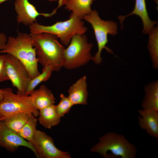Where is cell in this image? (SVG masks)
Masks as SVG:
<instances>
[{"instance_id": "obj_25", "label": "cell", "mask_w": 158, "mask_h": 158, "mask_svg": "<svg viewBox=\"0 0 158 158\" xmlns=\"http://www.w3.org/2000/svg\"><path fill=\"white\" fill-rule=\"evenodd\" d=\"M7 40L6 35L3 33H0V50L4 48Z\"/></svg>"}, {"instance_id": "obj_12", "label": "cell", "mask_w": 158, "mask_h": 158, "mask_svg": "<svg viewBox=\"0 0 158 158\" xmlns=\"http://www.w3.org/2000/svg\"><path fill=\"white\" fill-rule=\"evenodd\" d=\"M158 111L139 110L141 116L138 117V123L141 128L145 130L150 136L158 138Z\"/></svg>"}, {"instance_id": "obj_3", "label": "cell", "mask_w": 158, "mask_h": 158, "mask_svg": "<svg viewBox=\"0 0 158 158\" xmlns=\"http://www.w3.org/2000/svg\"><path fill=\"white\" fill-rule=\"evenodd\" d=\"M83 19L71 13L68 19L57 22L48 26L35 22L29 26L31 33H48L56 36L63 45L67 46L72 37L76 34H84L87 28Z\"/></svg>"}, {"instance_id": "obj_26", "label": "cell", "mask_w": 158, "mask_h": 158, "mask_svg": "<svg viewBox=\"0 0 158 158\" xmlns=\"http://www.w3.org/2000/svg\"><path fill=\"white\" fill-rule=\"evenodd\" d=\"M3 89L0 88V102L3 99Z\"/></svg>"}, {"instance_id": "obj_18", "label": "cell", "mask_w": 158, "mask_h": 158, "mask_svg": "<svg viewBox=\"0 0 158 158\" xmlns=\"http://www.w3.org/2000/svg\"><path fill=\"white\" fill-rule=\"evenodd\" d=\"M145 95L142 103L143 110L158 111V83L154 82L145 87Z\"/></svg>"}, {"instance_id": "obj_14", "label": "cell", "mask_w": 158, "mask_h": 158, "mask_svg": "<svg viewBox=\"0 0 158 158\" xmlns=\"http://www.w3.org/2000/svg\"><path fill=\"white\" fill-rule=\"evenodd\" d=\"M87 87L85 76L80 78L70 87L68 97L74 105L87 104L88 94Z\"/></svg>"}, {"instance_id": "obj_16", "label": "cell", "mask_w": 158, "mask_h": 158, "mask_svg": "<svg viewBox=\"0 0 158 158\" xmlns=\"http://www.w3.org/2000/svg\"><path fill=\"white\" fill-rule=\"evenodd\" d=\"M39 111L38 121L41 125L45 128L50 129L58 125L61 118L57 114L55 105L52 104Z\"/></svg>"}, {"instance_id": "obj_24", "label": "cell", "mask_w": 158, "mask_h": 158, "mask_svg": "<svg viewBox=\"0 0 158 158\" xmlns=\"http://www.w3.org/2000/svg\"><path fill=\"white\" fill-rule=\"evenodd\" d=\"M9 80L6 65V55H0V82Z\"/></svg>"}, {"instance_id": "obj_20", "label": "cell", "mask_w": 158, "mask_h": 158, "mask_svg": "<svg viewBox=\"0 0 158 158\" xmlns=\"http://www.w3.org/2000/svg\"><path fill=\"white\" fill-rule=\"evenodd\" d=\"M158 28L154 27L149 33V35L148 48L154 68L158 66Z\"/></svg>"}, {"instance_id": "obj_17", "label": "cell", "mask_w": 158, "mask_h": 158, "mask_svg": "<svg viewBox=\"0 0 158 158\" xmlns=\"http://www.w3.org/2000/svg\"><path fill=\"white\" fill-rule=\"evenodd\" d=\"M95 0H65V8L83 19L84 17L92 11L91 6Z\"/></svg>"}, {"instance_id": "obj_2", "label": "cell", "mask_w": 158, "mask_h": 158, "mask_svg": "<svg viewBox=\"0 0 158 158\" xmlns=\"http://www.w3.org/2000/svg\"><path fill=\"white\" fill-rule=\"evenodd\" d=\"M0 52L10 54L20 61L27 69L31 79L40 73L36 50L30 34L18 32L16 37H9Z\"/></svg>"}, {"instance_id": "obj_22", "label": "cell", "mask_w": 158, "mask_h": 158, "mask_svg": "<svg viewBox=\"0 0 158 158\" xmlns=\"http://www.w3.org/2000/svg\"><path fill=\"white\" fill-rule=\"evenodd\" d=\"M37 119L31 115L28 120L17 133L23 138L31 143L34 134L37 130Z\"/></svg>"}, {"instance_id": "obj_8", "label": "cell", "mask_w": 158, "mask_h": 158, "mask_svg": "<svg viewBox=\"0 0 158 158\" xmlns=\"http://www.w3.org/2000/svg\"><path fill=\"white\" fill-rule=\"evenodd\" d=\"M6 55V70L9 79L17 90V94L25 95L31 80L29 73L24 64L13 56Z\"/></svg>"}, {"instance_id": "obj_21", "label": "cell", "mask_w": 158, "mask_h": 158, "mask_svg": "<svg viewBox=\"0 0 158 158\" xmlns=\"http://www.w3.org/2000/svg\"><path fill=\"white\" fill-rule=\"evenodd\" d=\"M53 71L49 67H44L42 72L37 76L31 79L27 88L25 95L29 96L35 88L40 83L45 82L50 78Z\"/></svg>"}, {"instance_id": "obj_28", "label": "cell", "mask_w": 158, "mask_h": 158, "mask_svg": "<svg viewBox=\"0 0 158 158\" xmlns=\"http://www.w3.org/2000/svg\"><path fill=\"white\" fill-rule=\"evenodd\" d=\"M50 2H53V1H58V0H46Z\"/></svg>"}, {"instance_id": "obj_29", "label": "cell", "mask_w": 158, "mask_h": 158, "mask_svg": "<svg viewBox=\"0 0 158 158\" xmlns=\"http://www.w3.org/2000/svg\"><path fill=\"white\" fill-rule=\"evenodd\" d=\"M1 121V117L0 115V122Z\"/></svg>"}, {"instance_id": "obj_27", "label": "cell", "mask_w": 158, "mask_h": 158, "mask_svg": "<svg viewBox=\"0 0 158 158\" xmlns=\"http://www.w3.org/2000/svg\"><path fill=\"white\" fill-rule=\"evenodd\" d=\"M8 0H0V4Z\"/></svg>"}, {"instance_id": "obj_6", "label": "cell", "mask_w": 158, "mask_h": 158, "mask_svg": "<svg viewBox=\"0 0 158 158\" xmlns=\"http://www.w3.org/2000/svg\"><path fill=\"white\" fill-rule=\"evenodd\" d=\"M83 19L91 25L97 42L98 50L92 60L96 64H100L102 61L101 53L103 49H105L108 53H113L106 45L108 42V35H115L117 34V24L112 20L102 19L95 10H92L90 14L84 17Z\"/></svg>"}, {"instance_id": "obj_13", "label": "cell", "mask_w": 158, "mask_h": 158, "mask_svg": "<svg viewBox=\"0 0 158 158\" xmlns=\"http://www.w3.org/2000/svg\"><path fill=\"white\" fill-rule=\"evenodd\" d=\"M133 14L138 16L141 18L143 24L142 32L144 33L148 34L157 23L156 21H152L150 18L147 9L145 0H135V7L131 13L126 16H119L118 17L121 27H123L125 19Z\"/></svg>"}, {"instance_id": "obj_1", "label": "cell", "mask_w": 158, "mask_h": 158, "mask_svg": "<svg viewBox=\"0 0 158 158\" xmlns=\"http://www.w3.org/2000/svg\"><path fill=\"white\" fill-rule=\"evenodd\" d=\"M36 50L38 62L43 67H49L58 71L63 67L65 47L55 35L48 33L30 34Z\"/></svg>"}, {"instance_id": "obj_11", "label": "cell", "mask_w": 158, "mask_h": 158, "mask_svg": "<svg viewBox=\"0 0 158 158\" xmlns=\"http://www.w3.org/2000/svg\"><path fill=\"white\" fill-rule=\"evenodd\" d=\"M0 146L10 151H15L20 146L26 147L39 158L32 144L10 129L2 121L0 122Z\"/></svg>"}, {"instance_id": "obj_4", "label": "cell", "mask_w": 158, "mask_h": 158, "mask_svg": "<svg viewBox=\"0 0 158 158\" xmlns=\"http://www.w3.org/2000/svg\"><path fill=\"white\" fill-rule=\"evenodd\" d=\"M90 151L106 158L108 152L110 153V158H134L137 150L123 135L109 132L100 138L99 142L93 146Z\"/></svg>"}, {"instance_id": "obj_23", "label": "cell", "mask_w": 158, "mask_h": 158, "mask_svg": "<svg viewBox=\"0 0 158 158\" xmlns=\"http://www.w3.org/2000/svg\"><path fill=\"white\" fill-rule=\"evenodd\" d=\"M60 97V100L59 104L55 105V108L57 114L61 118L69 111L74 104L68 97L65 96L63 94H61Z\"/></svg>"}, {"instance_id": "obj_9", "label": "cell", "mask_w": 158, "mask_h": 158, "mask_svg": "<svg viewBox=\"0 0 158 158\" xmlns=\"http://www.w3.org/2000/svg\"><path fill=\"white\" fill-rule=\"evenodd\" d=\"M31 143L35 148L39 158H70L69 153L58 149L53 139L45 132L36 130Z\"/></svg>"}, {"instance_id": "obj_10", "label": "cell", "mask_w": 158, "mask_h": 158, "mask_svg": "<svg viewBox=\"0 0 158 158\" xmlns=\"http://www.w3.org/2000/svg\"><path fill=\"white\" fill-rule=\"evenodd\" d=\"M14 6L17 14V23L28 26L36 22V18L38 16H42L46 17L52 16L59 8L58 6L50 13H40L28 0H15Z\"/></svg>"}, {"instance_id": "obj_5", "label": "cell", "mask_w": 158, "mask_h": 158, "mask_svg": "<svg viewBox=\"0 0 158 158\" xmlns=\"http://www.w3.org/2000/svg\"><path fill=\"white\" fill-rule=\"evenodd\" d=\"M93 45L88 42L85 34L74 35L64 50L63 67L71 69L86 64L92 59L91 51Z\"/></svg>"}, {"instance_id": "obj_15", "label": "cell", "mask_w": 158, "mask_h": 158, "mask_svg": "<svg viewBox=\"0 0 158 158\" xmlns=\"http://www.w3.org/2000/svg\"><path fill=\"white\" fill-rule=\"evenodd\" d=\"M29 96L34 106L39 110L55 102V98L51 91L44 85L34 90Z\"/></svg>"}, {"instance_id": "obj_19", "label": "cell", "mask_w": 158, "mask_h": 158, "mask_svg": "<svg viewBox=\"0 0 158 158\" xmlns=\"http://www.w3.org/2000/svg\"><path fill=\"white\" fill-rule=\"evenodd\" d=\"M32 115L28 113H21L8 117L3 121L10 129L18 133Z\"/></svg>"}, {"instance_id": "obj_7", "label": "cell", "mask_w": 158, "mask_h": 158, "mask_svg": "<svg viewBox=\"0 0 158 158\" xmlns=\"http://www.w3.org/2000/svg\"><path fill=\"white\" fill-rule=\"evenodd\" d=\"M3 89L4 98L0 102V115L1 121L17 114L28 113L36 117L39 111L33 104L29 95L15 94L11 88Z\"/></svg>"}]
</instances>
